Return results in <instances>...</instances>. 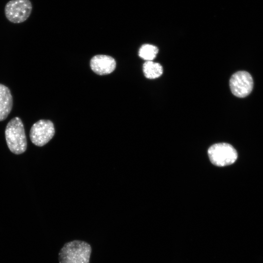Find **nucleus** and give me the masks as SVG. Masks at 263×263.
<instances>
[{
    "mask_svg": "<svg viewBox=\"0 0 263 263\" xmlns=\"http://www.w3.org/2000/svg\"><path fill=\"white\" fill-rule=\"evenodd\" d=\"M92 248L84 241L74 240L65 244L59 253V263H89Z\"/></svg>",
    "mask_w": 263,
    "mask_h": 263,
    "instance_id": "nucleus-1",
    "label": "nucleus"
},
{
    "mask_svg": "<svg viewBox=\"0 0 263 263\" xmlns=\"http://www.w3.org/2000/svg\"><path fill=\"white\" fill-rule=\"evenodd\" d=\"M5 136L8 148L16 154H21L27 148V140L22 121L18 117L12 118L7 124Z\"/></svg>",
    "mask_w": 263,
    "mask_h": 263,
    "instance_id": "nucleus-2",
    "label": "nucleus"
},
{
    "mask_svg": "<svg viewBox=\"0 0 263 263\" xmlns=\"http://www.w3.org/2000/svg\"><path fill=\"white\" fill-rule=\"evenodd\" d=\"M208 155L211 163L219 167H223L234 163L237 158V152L231 145L217 143L208 150Z\"/></svg>",
    "mask_w": 263,
    "mask_h": 263,
    "instance_id": "nucleus-3",
    "label": "nucleus"
},
{
    "mask_svg": "<svg viewBox=\"0 0 263 263\" xmlns=\"http://www.w3.org/2000/svg\"><path fill=\"white\" fill-rule=\"evenodd\" d=\"M32 4L30 0H11L6 4L4 13L6 19L14 23H20L30 17Z\"/></svg>",
    "mask_w": 263,
    "mask_h": 263,
    "instance_id": "nucleus-4",
    "label": "nucleus"
},
{
    "mask_svg": "<svg viewBox=\"0 0 263 263\" xmlns=\"http://www.w3.org/2000/svg\"><path fill=\"white\" fill-rule=\"evenodd\" d=\"M55 133L53 122L49 120L41 119L32 126L30 138L34 145L41 147L46 144L53 138Z\"/></svg>",
    "mask_w": 263,
    "mask_h": 263,
    "instance_id": "nucleus-5",
    "label": "nucleus"
},
{
    "mask_svg": "<svg viewBox=\"0 0 263 263\" xmlns=\"http://www.w3.org/2000/svg\"><path fill=\"white\" fill-rule=\"evenodd\" d=\"M232 93L240 98L245 97L251 92L253 81L250 74L246 71H239L234 73L229 80Z\"/></svg>",
    "mask_w": 263,
    "mask_h": 263,
    "instance_id": "nucleus-6",
    "label": "nucleus"
},
{
    "mask_svg": "<svg viewBox=\"0 0 263 263\" xmlns=\"http://www.w3.org/2000/svg\"><path fill=\"white\" fill-rule=\"evenodd\" d=\"M92 70L99 75H106L113 72L116 67V62L113 58L99 55L94 56L91 60Z\"/></svg>",
    "mask_w": 263,
    "mask_h": 263,
    "instance_id": "nucleus-7",
    "label": "nucleus"
},
{
    "mask_svg": "<svg viewBox=\"0 0 263 263\" xmlns=\"http://www.w3.org/2000/svg\"><path fill=\"white\" fill-rule=\"evenodd\" d=\"M13 98L9 89L0 84V121L5 119L11 111Z\"/></svg>",
    "mask_w": 263,
    "mask_h": 263,
    "instance_id": "nucleus-8",
    "label": "nucleus"
},
{
    "mask_svg": "<svg viewBox=\"0 0 263 263\" xmlns=\"http://www.w3.org/2000/svg\"><path fill=\"white\" fill-rule=\"evenodd\" d=\"M143 70L145 76L149 79H154L163 74V68L158 63L146 61L143 64Z\"/></svg>",
    "mask_w": 263,
    "mask_h": 263,
    "instance_id": "nucleus-9",
    "label": "nucleus"
},
{
    "mask_svg": "<svg viewBox=\"0 0 263 263\" xmlns=\"http://www.w3.org/2000/svg\"><path fill=\"white\" fill-rule=\"evenodd\" d=\"M158 49L151 44H144L139 49V56L146 61H152L158 53Z\"/></svg>",
    "mask_w": 263,
    "mask_h": 263,
    "instance_id": "nucleus-10",
    "label": "nucleus"
}]
</instances>
